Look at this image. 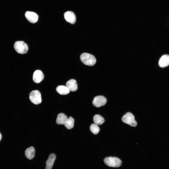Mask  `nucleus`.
Instances as JSON below:
<instances>
[{
    "label": "nucleus",
    "mask_w": 169,
    "mask_h": 169,
    "mask_svg": "<svg viewBox=\"0 0 169 169\" xmlns=\"http://www.w3.org/2000/svg\"><path fill=\"white\" fill-rule=\"evenodd\" d=\"M80 59L82 62L84 64L92 66L96 63V59L93 55L87 53H83L80 55Z\"/></svg>",
    "instance_id": "nucleus-1"
},
{
    "label": "nucleus",
    "mask_w": 169,
    "mask_h": 169,
    "mask_svg": "<svg viewBox=\"0 0 169 169\" xmlns=\"http://www.w3.org/2000/svg\"><path fill=\"white\" fill-rule=\"evenodd\" d=\"M104 161L107 166L113 167H119L121 165L122 163L119 158L115 157H106L104 159Z\"/></svg>",
    "instance_id": "nucleus-2"
},
{
    "label": "nucleus",
    "mask_w": 169,
    "mask_h": 169,
    "mask_svg": "<svg viewBox=\"0 0 169 169\" xmlns=\"http://www.w3.org/2000/svg\"><path fill=\"white\" fill-rule=\"evenodd\" d=\"M14 47L18 53L23 54L26 53L28 50L27 44L23 41H17L15 43Z\"/></svg>",
    "instance_id": "nucleus-3"
},
{
    "label": "nucleus",
    "mask_w": 169,
    "mask_h": 169,
    "mask_svg": "<svg viewBox=\"0 0 169 169\" xmlns=\"http://www.w3.org/2000/svg\"><path fill=\"white\" fill-rule=\"evenodd\" d=\"M122 120L123 123L132 127H135L137 125L134 116L130 112H127L124 115L122 118Z\"/></svg>",
    "instance_id": "nucleus-4"
},
{
    "label": "nucleus",
    "mask_w": 169,
    "mask_h": 169,
    "mask_svg": "<svg viewBox=\"0 0 169 169\" xmlns=\"http://www.w3.org/2000/svg\"><path fill=\"white\" fill-rule=\"evenodd\" d=\"M29 98L31 101L35 104H39L42 102L41 94L38 90L31 91L29 94Z\"/></svg>",
    "instance_id": "nucleus-5"
},
{
    "label": "nucleus",
    "mask_w": 169,
    "mask_h": 169,
    "mask_svg": "<svg viewBox=\"0 0 169 169\" xmlns=\"http://www.w3.org/2000/svg\"><path fill=\"white\" fill-rule=\"evenodd\" d=\"M106 98L103 96H98L94 98L92 102L94 106L96 107H100L104 105L106 103Z\"/></svg>",
    "instance_id": "nucleus-6"
},
{
    "label": "nucleus",
    "mask_w": 169,
    "mask_h": 169,
    "mask_svg": "<svg viewBox=\"0 0 169 169\" xmlns=\"http://www.w3.org/2000/svg\"><path fill=\"white\" fill-rule=\"evenodd\" d=\"M25 16L27 19L30 23H35L37 22L38 19V16L35 13L27 11L25 13Z\"/></svg>",
    "instance_id": "nucleus-7"
},
{
    "label": "nucleus",
    "mask_w": 169,
    "mask_h": 169,
    "mask_svg": "<svg viewBox=\"0 0 169 169\" xmlns=\"http://www.w3.org/2000/svg\"><path fill=\"white\" fill-rule=\"evenodd\" d=\"M64 18L66 20L72 24L76 22V18L74 13L71 11H67L64 14Z\"/></svg>",
    "instance_id": "nucleus-8"
},
{
    "label": "nucleus",
    "mask_w": 169,
    "mask_h": 169,
    "mask_svg": "<svg viewBox=\"0 0 169 169\" xmlns=\"http://www.w3.org/2000/svg\"><path fill=\"white\" fill-rule=\"evenodd\" d=\"M44 76L42 72L40 70H36L34 72L33 76V80L35 83H38L42 81Z\"/></svg>",
    "instance_id": "nucleus-9"
},
{
    "label": "nucleus",
    "mask_w": 169,
    "mask_h": 169,
    "mask_svg": "<svg viewBox=\"0 0 169 169\" xmlns=\"http://www.w3.org/2000/svg\"><path fill=\"white\" fill-rule=\"evenodd\" d=\"M158 65L161 68L165 67L169 65V55L165 54L162 55L159 60Z\"/></svg>",
    "instance_id": "nucleus-10"
},
{
    "label": "nucleus",
    "mask_w": 169,
    "mask_h": 169,
    "mask_svg": "<svg viewBox=\"0 0 169 169\" xmlns=\"http://www.w3.org/2000/svg\"><path fill=\"white\" fill-rule=\"evenodd\" d=\"M66 86L69 89L70 91L74 92L77 89V84L76 81L72 79L68 81L66 84Z\"/></svg>",
    "instance_id": "nucleus-11"
},
{
    "label": "nucleus",
    "mask_w": 169,
    "mask_h": 169,
    "mask_svg": "<svg viewBox=\"0 0 169 169\" xmlns=\"http://www.w3.org/2000/svg\"><path fill=\"white\" fill-rule=\"evenodd\" d=\"M56 158L55 154L52 153L50 154L46 162V169H51Z\"/></svg>",
    "instance_id": "nucleus-12"
},
{
    "label": "nucleus",
    "mask_w": 169,
    "mask_h": 169,
    "mask_svg": "<svg viewBox=\"0 0 169 169\" xmlns=\"http://www.w3.org/2000/svg\"><path fill=\"white\" fill-rule=\"evenodd\" d=\"M68 118L67 116L65 114L60 113L58 114L57 117L56 122L58 125L64 124Z\"/></svg>",
    "instance_id": "nucleus-13"
},
{
    "label": "nucleus",
    "mask_w": 169,
    "mask_h": 169,
    "mask_svg": "<svg viewBox=\"0 0 169 169\" xmlns=\"http://www.w3.org/2000/svg\"><path fill=\"white\" fill-rule=\"evenodd\" d=\"M35 150L34 147L31 146L27 148L25 151V155L28 159L31 160L35 157Z\"/></svg>",
    "instance_id": "nucleus-14"
},
{
    "label": "nucleus",
    "mask_w": 169,
    "mask_h": 169,
    "mask_svg": "<svg viewBox=\"0 0 169 169\" xmlns=\"http://www.w3.org/2000/svg\"><path fill=\"white\" fill-rule=\"evenodd\" d=\"M56 91L59 94L62 95H66L70 92L69 88L66 86L59 85L56 88Z\"/></svg>",
    "instance_id": "nucleus-15"
},
{
    "label": "nucleus",
    "mask_w": 169,
    "mask_h": 169,
    "mask_svg": "<svg viewBox=\"0 0 169 169\" xmlns=\"http://www.w3.org/2000/svg\"><path fill=\"white\" fill-rule=\"evenodd\" d=\"M93 120L94 123L97 125H100L105 121L104 118L98 114L95 115L93 117Z\"/></svg>",
    "instance_id": "nucleus-16"
},
{
    "label": "nucleus",
    "mask_w": 169,
    "mask_h": 169,
    "mask_svg": "<svg viewBox=\"0 0 169 169\" xmlns=\"http://www.w3.org/2000/svg\"><path fill=\"white\" fill-rule=\"evenodd\" d=\"M74 120L71 116L68 118L64 125L65 127L68 129H70L74 127Z\"/></svg>",
    "instance_id": "nucleus-17"
},
{
    "label": "nucleus",
    "mask_w": 169,
    "mask_h": 169,
    "mask_svg": "<svg viewBox=\"0 0 169 169\" xmlns=\"http://www.w3.org/2000/svg\"><path fill=\"white\" fill-rule=\"evenodd\" d=\"M90 129L91 131L94 134H96L99 132L100 129L98 125L95 124H92L90 126Z\"/></svg>",
    "instance_id": "nucleus-18"
},
{
    "label": "nucleus",
    "mask_w": 169,
    "mask_h": 169,
    "mask_svg": "<svg viewBox=\"0 0 169 169\" xmlns=\"http://www.w3.org/2000/svg\"><path fill=\"white\" fill-rule=\"evenodd\" d=\"M1 138H2V135H1V134L0 133V140L1 139Z\"/></svg>",
    "instance_id": "nucleus-19"
}]
</instances>
